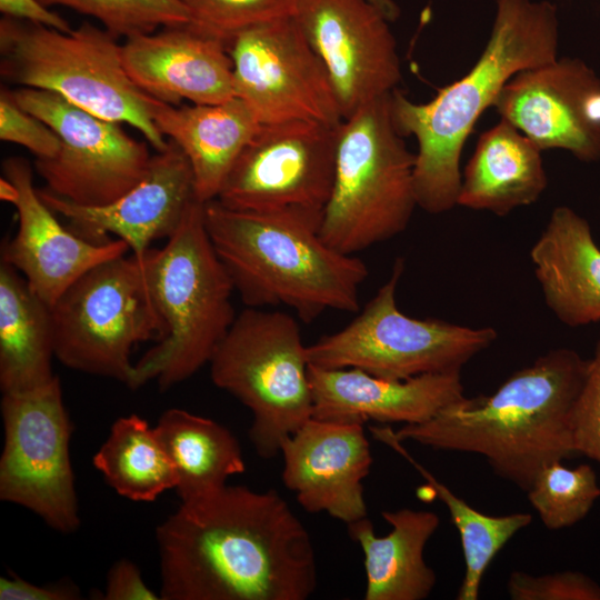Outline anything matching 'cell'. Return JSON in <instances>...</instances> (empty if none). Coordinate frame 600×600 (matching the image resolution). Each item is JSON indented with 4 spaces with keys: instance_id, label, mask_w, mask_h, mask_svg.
<instances>
[{
    "instance_id": "cell-33",
    "label": "cell",
    "mask_w": 600,
    "mask_h": 600,
    "mask_svg": "<svg viewBox=\"0 0 600 600\" xmlns=\"http://www.w3.org/2000/svg\"><path fill=\"white\" fill-rule=\"evenodd\" d=\"M507 592L512 600H600V584L572 570L541 576L514 570L508 578Z\"/></svg>"
},
{
    "instance_id": "cell-2",
    "label": "cell",
    "mask_w": 600,
    "mask_h": 600,
    "mask_svg": "<svg viewBox=\"0 0 600 600\" xmlns=\"http://www.w3.org/2000/svg\"><path fill=\"white\" fill-rule=\"evenodd\" d=\"M589 359L557 348L512 373L492 394L466 396L431 419L394 431L403 442L482 456L494 474L527 492L546 466L577 454L573 413Z\"/></svg>"
},
{
    "instance_id": "cell-35",
    "label": "cell",
    "mask_w": 600,
    "mask_h": 600,
    "mask_svg": "<svg viewBox=\"0 0 600 600\" xmlns=\"http://www.w3.org/2000/svg\"><path fill=\"white\" fill-rule=\"evenodd\" d=\"M573 441L578 456L600 467V338L589 359L588 371L573 413Z\"/></svg>"
},
{
    "instance_id": "cell-37",
    "label": "cell",
    "mask_w": 600,
    "mask_h": 600,
    "mask_svg": "<svg viewBox=\"0 0 600 600\" xmlns=\"http://www.w3.org/2000/svg\"><path fill=\"white\" fill-rule=\"evenodd\" d=\"M81 598L80 590L67 581L39 586L13 573L0 578V600H78Z\"/></svg>"
},
{
    "instance_id": "cell-36",
    "label": "cell",
    "mask_w": 600,
    "mask_h": 600,
    "mask_svg": "<svg viewBox=\"0 0 600 600\" xmlns=\"http://www.w3.org/2000/svg\"><path fill=\"white\" fill-rule=\"evenodd\" d=\"M104 600H159V593L151 590L142 579L140 569L130 560L113 563L107 577Z\"/></svg>"
},
{
    "instance_id": "cell-38",
    "label": "cell",
    "mask_w": 600,
    "mask_h": 600,
    "mask_svg": "<svg viewBox=\"0 0 600 600\" xmlns=\"http://www.w3.org/2000/svg\"><path fill=\"white\" fill-rule=\"evenodd\" d=\"M0 11L3 17L42 24L63 32L72 30L64 18L39 0H0Z\"/></svg>"
},
{
    "instance_id": "cell-8",
    "label": "cell",
    "mask_w": 600,
    "mask_h": 600,
    "mask_svg": "<svg viewBox=\"0 0 600 600\" xmlns=\"http://www.w3.org/2000/svg\"><path fill=\"white\" fill-rule=\"evenodd\" d=\"M307 347L292 316L248 307L209 362L212 382L251 411L249 438L261 458L280 453L282 441L312 418Z\"/></svg>"
},
{
    "instance_id": "cell-3",
    "label": "cell",
    "mask_w": 600,
    "mask_h": 600,
    "mask_svg": "<svg viewBox=\"0 0 600 600\" xmlns=\"http://www.w3.org/2000/svg\"><path fill=\"white\" fill-rule=\"evenodd\" d=\"M557 7L547 0H497L489 40L471 70L426 102L390 94L393 123L418 142L413 182L417 204L439 214L458 206L460 156L482 112L518 72L558 58Z\"/></svg>"
},
{
    "instance_id": "cell-23",
    "label": "cell",
    "mask_w": 600,
    "mask_h": 600,
    "mask_svg": "<svg viewBox=\"0 0 600 600\" xmlns=\"http://www.w3.org/2000/svg\"><path fill=\"white\" fill-rule=\"evenodd\" d=\"M154 124L187 157L196 198L217 199L229 172L261 123L250 107L233 97L214 104L173 106L156 99Z\"/></svg>"
},
{
    "instance_id": "cell-25",
    "label": "cell",
    "mask_w": 600,
    "mask_h": 600,
    "mask_svg": "<svg viewBox=\"0 0 600 600\" xmlns=\"http://www.w3.org/2000/svg\"><path fill=\"white\" fill-rule=\"evenodd\" d=\"M541 151L500 119L477 142L464 168L458 206L502 217L536 202L548 186Z\"/></svg>"
},
{
    "instance_id": "cell-30",
    "label": "cell",
    "mask_w": 600,
    "mask_h": 600,
    "mask_svg": "<svg viewBox=\"0 0 600 600\" xmlns=\"http://www.w3.org/2000/svg\"><path fill=\"white\" fill-rule=\"evenodd\" d=\"M526 493L543 526L559 530L588 516L600 498V486L589 463L567 468L556 461L540 470Z\"/></svg>"
},
{
    "instance_id": "cell-4",
    "label": "cell",
    "mask_w": 600,
    "mask_h": 600,
    "mask_svg": "<svg viewBox=\"0 0 600 600\" xmlns=\"http://www.w3.org/2000/svg\"><path fill=\"white\" fill-rule=\"evenodd\" d=\"M204 221L234 290L252 308L286 306L310 322L327 310L356 312L369 271L320 237L321 218L232 209L213 199Z\"/></svg>"
},
{
    "instance_id": "cell-28",
    "label": "cell",
    "mask_w": 600,
    "mask_h": 600,
    "mask_svg": "<svg viewBox=\"0 0 600 600\" xmlns=\"http://www.w3.org/2000/svg\"><path fill=\"white\" fill-rule=\"evenodd\" d=\"M372 437L403 457L426 480L447 507L457 528L464 558V576L459 587L457 600H477L480 594L484 572L500 550L520 530L528 527L532 516L514 512L490 516L472 508L454 494L446 484L421 466L401 444L390 427H370Z\"/></svg>"
},
{
    "instance_id": "cell-9",
    "label": "cell",
    "mask_w": 600,
    "mask_h": 600,
    "mask_svg": "<svg viewBox=\"0 0 600 600\" xmlns=\"http://www.w3.org/2000/svg\"><path fill=\"white\" fill-rule=\"evenodd\" d=\"M56 358L66 367L130 382L133 348L159 342L166 326L151 296L143 261L130 253L79 278L50 307Z\"/></svg>"
},
{
    "instance_id": "cell-24",
    "label": "cell",
    "mask_w": 600,
    "mask_h": 600,
    "mask_svg": "<svg viewBox=\"0 0 600 600\" xmlns=\"http://www.w3.org/2000/svg\"><path fill=\"white\" fill-rule=\"evenodd\" d=\"M382 518L392 528L384 537L376 534L367 517L347 524L349 536L364 556V600L427 599L436 587L437 576L423 552L439 527L438 514L402 508L383 511Z\"/></svg>"
},
{
    "instance_id": "cell-34",
    "label": "cell",
    "mask_w": 600,
    "mask_h": 600,
    "mask_svg": "<svg viewBox=\"0 0 600 600\" xmlns=\"http://www.w3.org/2000/svg\"><path fill=\"white\" fill-rule=\"evenodd\" d=\"M0 139L27 148L37 159H51L60 149L58 134L44 121L21 108L12 91H0Z\"/></svg>"
},
{
    "instance_id": "cell-6",
    "label": "cell",
    "mask_w": 600,
    "mask_h": 600,
    "mask_svg": "<svg viewBox=\"0 0 600 600\" xmlns=\"http://www.w3.org/2000/svg\"><path fill=\"white\" fill-rule=\"evenodd\" d=\"M0 74L11 83L52 91L103 119L139 130L156 151L168 148L152 118L154 98L129 78L121 44L83 22L69 32L3 17Z\"/></svg>"
},
{
    "instance_id": "cell-7",
    "label": "cell",
    "mask_w": 600,
    "mask_h": 600,
    "mask_svg": "<svg viewBox=\"0 0 600 600\" xmlns=\"http://www.w3.org/2000/svg\"><path fill=\"white\" fill-rule=\"evenodd\" d=\"M390 94L363 106L337 129L333 183L319 234L344 254L398 236L418 207L416 154L393 123Z\"/></svg>"
},
{
    "instance_id": "cell-22",
    "label": "cell",
    "mask_w": 600,
    "mask_h": 600,
    "mask_svg": "<svg viewBox=\"0 0 600 600\" xmlns=\"http://www.w3.org/2000/svg\"><path fill=\"white\" fill-rule=\"evenodd\" d=\"M544 302L563 324L600 321V248L587 219L567 206L552 210L530 249Z\"/></svg>"
},
{
    "instance_id": "cell-15",
    "label": "cell",
    "mask_w": 600,
    "mask_h": 600,
    "mask_svg": "<svg viewBox=\"0 0 600 600\" xmlns=\"http://www.w3.org/2000/svg\"><path fill=\"white\" fill-rule=\"evenodd\" d=\"M293 17L328 72L343 119L397 89V42L369 0H299Z\"/></svg>"
},
{
    "instance_id": "cell-21",
    "label": "cell",
    "mask_w": 600,
    "mask_h": 600,
    "mask_svg": "<svg viewBox=\"0 0 600 600\" xmlns=\"http://www.w3.org/2000/svg\"><path fill=\"white\" fill-rule=\"evenodd\" d=\"M312 418L337 422L420 423L464 397L461 371L390 380L357 368L309 364Z\"/></svg>"
},
{
    "instance_id": "cell-39",
    "label": "cell",
    "mask_w": 600,
    "mask_h": 600,
    "mask_svg": "<svg viewBox=\"0 0 600 600\" xmlns=\"http://www.w3.org/2000/svg\"><path fill=\"white\" fill-rule=\"evenodd\" d=\"M377 7L382 14L390 21L394 22L400 17V8L394 0H369Z\"/></svg>"
},
{
    "instance_id": "cell-18",
    "label": "cell",
    "mask_w": 600,
    "mask_h": 600,
    "mask_svg": "<svg viewBox=\"0 0 600 600\" xmlns=\"http://www.w3.org/2000/svg\"><path fill=\"white\" fill-rule=\"evenodd\" d=\"M2 171L17 188L12 204L17 209L18 230L4 242L1 260L22 273L31 290L48 306L92 268L130 252L121 239L98 244L63 227L34 188L27 159L7 158Z\"/></svg>"
},
{
    "instance_id": "cell-14",
    "label": "cell",
    "mask_w": 600,
    "mask_h": 600,
    "mask_svg": "<svg viewBox=\"0 0 600 600\" xmlns=\"http://www.w3.org/2000/svg\"><path fill=\"white\" fill-rule=\"evenodd\" d=\"M228 51L234 97L261 124L302 120L338 127L343 120L328 72L294 17L241 31Z\"/></svg>"
},
{
    "instance_id": "cell-26",
    "label": "cell",
    "mask_w": 600,
    "mask_h": 600,
    "mask_svg": "<svg viewBox=\"0 0 600 600\" xmlns=\"http://www.w3.org/2000/svg\"><path fill=\"white\" fill-rule=\"evenodd\" d=\"M54 354L50 306L12 266L0 263V388L34 390L51 382Z\"/></svg>"
},
{
    "instance_id": "cell-13",
    "label": "cell",
    "mask_w": 600,
    "mask_h": 600,
    "mask_svg": "<svg viewBox=\"0 0 600 600\" xmlns=\"http://www.w3.org/2000/svg\"><path fill=\"white\" fill-rule=\"evenodd\" d=\"M337 129L302 120L261 124L217 200L232 209L322 219L333 183Z\"/></svg>"
},
{
    "instance_id": "cell-5",
    "label": "cell",
    "mask_w": 600,
    "mask_h": 600,
    "mask_svg": "<svg viewBox=\"0 0 600 600\" xmlns=\"http://www.w3.org/2000/svg\"><path fill=\"white\" fill-rule=\"evenodd\" d=\"M142 261L167 332L134 363L128 387L156 380L167 390L209 364L237 317L234 287L208 234L204 203L197 198L164 247L150 248Z\"/></svg>"
},
{
    "instance_id": "cell-11",
    "label": "cell",
    "mask_w": 600,
    "mask_h": 600,
    "mask_svg": "<svg viewBox=\"0 0 600 600\" xmlns=\"http://www.w3.org/2000/svg\"><path fill=\"white\" fill-rule=\"evenodd\" d=\"M0 499L21 506L61 533L80 526L70 460L72 423L56 376L34 390L3 393Z\"/></svg>"
},
{
    "instance_id": "cell-27",
    "label": "cell",
    "mask_w": 600,
    "mask_h": 600,
    "mask_svg": "<svg viewBox=\"0 0 600 600\" xmlns=\"http://www.w3.org/2000/svg\"><path fill=\"white\" fill-rule=\"evenodd\" d=\"M154 429L174 468L181 502L214 493L229 477L246 471L238 439L209 418L172 408Z\"/></svg>"
},
{
    "instance_id": "cell-12",
    "label": "cell",
    "mask_w": 600,
    "mask_h": 600,
    "mask_svg": "<svg viewBox=\"0 0 600 600\" xmlns=\"http://www.w3.org/2000/svg\"><path fill=\"white\" fill-rule=\"evenodd\" d=\"M18 104L58 134L60 149L37 159L46 190L82 207L112 203L146 174L152 156L148 144L130 137L120 123L98 117L52 91L11 90Z\"/></svg>"
},
{
    "instance_id": "cell-1",
    "label": "cell",
    "mask_w": 600,
    "mask_h": 600,
    "mask_svg": "<svg viewBox=\"0 0 600 600\" xmlns=\"http://www.w3.org/2000/svg\"><path fill=\"white\" fill-rule=\"evenodd\" d=\"M156 540L161 600H306L317 588L311 537L274 489L181 502Z\"/></svg>"
},
{
    "instance_id": "cell-10",
    "label": "cell",
    "mask_w": 600,
    "mask_h": 600,
    "mask_svg": "<svg viewBox=\"0 0 600 600\" xmlns=\"http://www.w3.org/2000/svg\"><path fill=\"white\" fill-rule=\"evenodd\" d=\"M404 262L397 258L391 276L343 329L307 347L309 364L357 368L390 380L461 371L497 339L493 328H470L402 313L396 300Z\"/></svg>"
},
{
    "instance_id": "cell-29",
    "label": "cell",
    "mask_w": 600,
    "mask_h": 600,
    "mask_svg": "<svg viewBox=\"0 0 600 600\" xmlns=\"http://www.w3.org/2000/svg\"><path fill=\"white\" fill-rule=\"evenodd\" d=\"M92 463L119 496L136 502L154 501L177 486L174 468L154 427L138 414L113 422Z\"/></svg>"
},
{
    "instance_id": "cell-20",
    "label": "cell",
    "mask_w": 600,
    "mask_h": 600,
    "mask_svg": "<svg viewBox=\"0 0 600 600\" xmlns=\"http://www.w3.org/2000/svg\"><path fill=\"white\" fill-rule=\"evenodd\" d=\"M121 59L132 82L164 103L214 104L234 97L228 43L191 22L124 39Z\"/></svg>"
},
{
    "instance_id": "cell-32",
    "label": "cell",
    "mask_w": 600,
    "mask_h": 600,
    "mask_svg": "<svg viewBox=\"0 0 600 600\" xmlns=\"http://www.w3.org/2000/svg\"><path fill=\"white\" fill-rule=\"evenodd\" d=\"M198 29L224 40L247 29L293 17L299 0H181Z\"/></svg>"
},
{
    "instance_id": "cell-16",
    "label": "cell",
    "mask_w": 600,
    "mask_h": 600,
    "mask_svg": "<svg viewBox=\"0 0 600 600\" xmlns=\"http://www.w3.org/2000/svg\"><path fill=\"white\" fill-rule=\"evenodd\" d=\"M492 107L540 150L600 160V77L579 58L558 57L518 72Z\"/></svg>"
},
{
    "instance_id": "cell-17",
    "label": "cell",
    "mask_w": 600,
    "mask_h": 600,
    "mask_svg": "<svg viewBox=\"0 0 600 600\" xmlns=\"http://www.w3.org/2000/svg\"><path fill=\"white\" fill-rule=\"evenodd\" d=\"M168 141L166 150L152 156L144 177L112 203L82 207L46 189L38 190L39 194L80 238L100 244L114 236L142 261L153 240L168 239L174 232L188 203L196 198L190 163L181 149Z\"/></svg>"
},
{
    "instance_id": "cell-31",
    "label": "cell",
    "mask_w": 600,
    "mask_h": 600,
    "mask_svg": "<svg viewBox=\"0 0 600 600\" xmlns=\"http://www.w3.org/2000/svg\"><path fill=\"white\" fill-rule=\"evenodd\" d=\"M98 20L118 40L191 22L181 0H39Z\"/></svg>"
},
{
    "instance_id": "cell-40",
    "label": "cell",
    "mask_w": 600,
    "mask_h": 600,
    "mask_svg": "<svg viewBox=\"0 0 600 600\" xmlns=\"http://www.w3.org/2000/svg\"><path fill=\"white\" fill-rule=\"evenodd\" d=\"M417 494H418L419 499L422 500V501H430V500L434 499V497H436V492H434L433 488L428 482H427L426 486H422V487L418 488Z\"/></svg>"
},
{
    "instance_id": "cell-19",
    "label": "cell",
    "mask_w": 600,
    "mask_h": 600,
    "mask_svg": "<svg viewBox=\"0 0 600 600\" xmlns=\"http://www.w3.org/2000/svg\"><path fill=\"white\" fill-rule=\"evenodd\" d=\"M282 481L311 513L347 524L366 518L363 479L373 458L363 424L309 419L281 443Z\"/></svg>"
}]
</instances>
